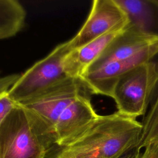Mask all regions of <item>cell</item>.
Listing matches in <instances>:
<instances>
[{
	"instance_id": "cell-17",
	"label": "cell",
	"mask_w": 158,
	"mask_h": 158,
	"mask_svg": "<svg viewBox=\"0 0 158 158\" xmlns=\"http://www.w3.org/2000/svg\"><path fill=\"white\" fill-rule=\"evenodd\" d=\"M139 152L140 150L138 149V148L136 146L134 148H132L126 151L117 158H136V156L139 154Z\"/></svg>"
},
{
	"instance_id": "cell-6",
	"label": "cell",
	"mask_w": 158,
	"mask_h": 158,
	"mask_svg": "<svg viewBox=\"0 0 158 158\" xmlns=\"http://www.w3.org/2000/svg\"><path fill=\"white\" fill-rule=\"evenodd\" d=\"M127 14L116 0H94L88 18L79 31L69 40L72 49L78 48L108 32L125 28Z\"/></svg>"
},
{
	"instance_id": "cell-9",
	"label": "cell",
	"mask_w": 158,
	"mask_h": 158,
	"mask_svg": "<svg viewBox=\"0 0 158 158\" xmlns=\"http://www.w3.org/2000/svg\"><path fill=\"white\" fill-rule=\"evenodd\" d=\"M157 44V36L146 34L129 23L87 70L109 62L132 57Z\"/></svg>"
},
{
	"instance_id": "cell-5",
	"label": "cell",
	"mask_w": 158,
	"mask_h": 158,
	"mask_svg": "<svg viewBox=\"0 0 158 158\" xmlns=\"http://www.w3.org/2000/svg\"><path fill=\"white\" fill-rule=\"evenodd\" d=\"M92 94L81 78L68 77L36 96L17 104L37 114L55 129L59 117L66 107L78 96Z\"/></svg>"
},
{
	"instance_id": "cell-8",
	"label": "cell",
	"mask_w": 158,
	"mask_h": 158,
	"mask_svg": "<svg viewBox=\"0 0 158 158\" xmlns=\"http://www.w3.org/2000/svg\"><path fill=\"white\" fill-rule=\"evenodd\" d=\"M91 95H81L73 101L59 117L55 125L57 144H69L90 127L98 117L91 101Z\"/></svg>"
},
{
	"instance_id": "cell-3",
	"label": "cell",
	"mask_w": 158,
	"mask_h": 158,
	"mask_svg": "<svg viewBox=\"0 0 158 158\" xmlns=\"http://www.w3.org/2000/svg\"><path fill=\"white\" fill-rule=\"evenodd\" d=\"M158 86V62L143 63L122 75L112 91L118 112L136 118L144 116Z\"/></svg>"
},
{
	"instance_id": "cell-11",
	"label": "cell",
	"mask_w": 158,
	"mask_h": 158,
	"mask_svg": "<svg viewBox=\"0 0 158 158\" xmlns=\"http://www.w3.org/2000/svg\"><path fill=\"white\" fill-rule=\"evenodd\" d=\"M129 23L141 31L158 37V0H116Z\"/></svg>"
},
{
	"instance_id": "cell-10",
	"label": "cell",
	"mask_w": 158,
	"mask_h": 158,
	"mask_svg": "<svg viewBox=\"0 0 158 158\" xmlns=\"http://www.w3.org/2000/svg\"><path fill=\"white\" fill-rule=\"evenodd\" d=\"M125 28L108 32L81 47L71 50L65 59L64 67L67 75L70 77L81 78L87 69Z\"/></svg>"
},
{
	"instance_id": "cell-14",
	"label": "cell",
	"mask_w": 158,
	"mask_h": 158,
	"mask_svg": "<svg viewBox=\"0 0 158 158\" xmlns=\"http://www.w3.org/2000/svg\"><path fill=\"white\" fill-rule=\"evenodd\" d=\"M7 92L0 96V125L17 104L9 96Z\"/></svg>"
},
{
	"instance_id": "cell-16",
	"label": "cell",
	"mask_w": 158,
	"mask_h": 158,
	"mask_svg": "<svg viewBox=\"0 0 158 158\" xmlns=\"http://www.w3.org/2000/svg\"><path fill=\"white\" fill-rule=\"evenodd\" d=\"M136 158H158V139L146 146L143 152H139Z\"/></svg>"
},
{
	"instance_id": "cell-4",
	"label": "cell",
	"mask_w": 158,
	"mask_h": 158,
	"mask_svg": "<svg viewBox=\"0 0 158 158\" xmlns=\"http://www.w3.org/2000/svg\"><path fill=\"white\" fill-rule=\"evenodd\" d=\"M71 50L69 40L57 46L48 56L20 75L8 91L9 96L16 103H20L70 77L65 71L64 62Z\"/></svg>"
},
{
	"instance_id": "cell-18",
	"label": "cell",
	"mask_w": 158,
	"mask_h": 158,
	"mask_svg": "<svg viewBox=\"0 0 158 158\" xmlns=\"http://www.w3.org/2000/svg\"><path fill=\"white\" fill-rule=\"evenodd\" d=\"M79 158H101L98 156H83Z\"/></svg>"
},
{
	"instance_id": "cell-12",
	"label": "cell",
	"mask_w": 158,
	"mask_h": 158,
	"mask_svg": "<svg viewBox=\"0 0 158 158\" xmlns=\"http://www.w3.org/2000/svg\"><path fill=\"white\" fill-rule=\"evenodd\" d=\"M26 11L16 0H0V40L17 35L23 27Z\"/></svg>"
},
{
	"instance_id": "cell-15",
	"label": "cell",
	"mask_w": 158,
	"mask_h": 158,
	"mask_svg": "<svg viewBox=\"0 0 158 158\" xmlns=\"http://www.w3.org/2000/svg\"><path fill=\"white\" fill-rule=\"evenodd\" d=\"M20 76L19 74L13 73L0 77V96L7 92L19 78Z\"/></svg>"
},
{
	"instance_id": "cell-1",
	"label": "cell",
	"mask_w": 158,
	"mask_h": 158,
	"mask_svg": "<svg viewBox=\"0 0 158 158\" xmlns=\"http://www.w3.org/2000/svg\"><path fill=\"white\" fill-rule=\"evenodd\" d=\"M141 122L118 111L98 115L86 131L73 143L49 148L44 158H79L94 156L117 158L136 147L142 133Z\"/></svg>"
},
{
	"instance_id": "cell-2",
	"label": "cell",
	"mask_w": 158,
	"mask_h": 158,
	"mask_svg": "<svg viewBox=\"0 0 158 158\" xmlns=\"http://www.w3.org/2000/svg\"><path fill=\"white\" fill-rule=\"evenodd\" d=\"M57 143L54 127L19 104L0 125V158H44Z\"/></svg>"
},
{
	"instance_id": "cell-13",
	"label": "cell",
	"mask_w": 158,
	"mask_h": 158,
	"mask_svg": "<svg viewBox=\"0 0 158 158\" xmlns=\"http://www.w3.org/2000/svg\"><path fill=\"white\" fill-rule=\"evenodd\" d=\"M141 124L142 133L136 146L139 150L158 139V86Z\"/></svg>"
},
{
	"instance_id": "cell-7",
	"label": "cell",
	"mask_w": 158,
	"mask_h": 158,
	"mask_svg": "<svg viewBox=\"0 0 158 158\" xmlns=\"http://www.w3.org/2000/svg\"><path fill=\"white\" fill-rule=\"evenodd\" d=\"M157 54L158 44L132 57L109 62L97 68L88 69L81 78L93 94L111 98L114 87L122 75L136 66L152 60Z\"/></svg>"
}]
</instances>
